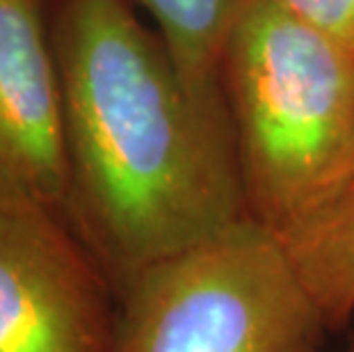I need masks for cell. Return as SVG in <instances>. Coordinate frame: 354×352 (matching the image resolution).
<instances>
[{"mask_svg":"<svg viewBox=\"0 0 354 352\" xmlns=\"http://www.w3.org/2000/svg\"><path fill=\"white\" fill-rule=\"evenodd\" d=\"M64 217L117 297L140 272L250 220L231 117L203 110L128 0H55Z\"/></svg>","mask_w":354,"mask_h":352,"instance_id":"6da1fadb","label":"cell"},{"mask_svg":"<svg viewBox=\"0 0 354 352\" xmlns=\"http://www.w3.org/2000/svg\"><path fill=\"white\" fill-rule=\"evenodd\" d=\"M222 92L250 220L286 234L350 188L354 53L274 0H247Z\"/></svg>","mask_w":354,"mask_h":352,"instance_id":"7a4b0ae2","label":"cell"},{"mask_svg":"<svg viewBox=\"0 0 354 352\" xmlns=\"http://www.w3.org/2000/svg\"><path fill=\"white\" fill-rule=\"evenodd\" d=\"M327 332L279 236L245 220L135 277L112 352H318Z\"/></svg>","mask_w":354,"mask_h":352,"instance_id":"3957f363","label":"cell"},{"mask_svg":"<svg viewBox=\"0 0 354 352\" xmlns=\"http://www.w3.org/2000/svg\"><path fill=\"white\" fill-rule=\"evenodd\" d=\"M119 297L62 211L0 192V352H112Z\"/></svg>","mask_w":354,"mask_h":352,"instance_id":"277c9868","label":"cell"},{"mask_svg":"<svg viewBox=\"0 0 354 352\" xmlns=\"http://www.w3.org/2000/svg\"><path fill=\"white\" fill-rule=\"evenodd\" d=\"M64 108L44 0H0V192L64 213Z\"/></svg>","mask_w":354,"mask_h":352,"instance_id":"5b68a950","label":"cell"},{"mask_svg":"<svg viewBox=\"0 0 354 352\" xmlns=\"http://www.w3.org/2000/svg\"><path fill=\"white\" fill-rule=\"evenodd\" d=\"M279 241L329 332L348 327L354 316V185Z\"/></svg>","mask_w":354,"mask_h":352,"instance_id":"8992f818","label":"cell"},{"mask_svg":"<svg viewBox=\"0 0 354 352\" xmlns=\"http://www.w3.org/2000/svg\"><path fill=\"white\" fill-rule=\"evenodd\" d=\"M156 21L178 78L203 110L231 117L222 92V55L247 0H135Z\"/></svg>","mask_w":354,"mask_h":352,"instance_id":"52a82bcc","label":"cell"},{"mask_svg":"<svg viewBox=\"0 0 354 352\" xmlns=\"http://www.w3.org/2000/svg\"><path fill=\"white\" fill-rule=\"evenodd\" d=\"M274 3L354 53V0H274Z\"/></svg>","mask_w":354,"mask_h":352,"instance_id":"ba28073f","label":"cell"},{"mask_svg":"<svg viewBox=\"0 0 354 352\" xmlns=\"http://www.w3.org/2000/svg\"><path fill=\"white\" fill-rule=\"evenodd\" d=\"M318 352H354V339L348 343V346H343V348H338V350H318Z\"/></svg>","mask_w":354,"mask_h":352,"instance_id":"9c48e42d","label":"cell"},{"mask_svg":"<svg viewBox=\"0 0 354 352\" xmlns=\"http://www.w3.org/2000/svg\"><path fill=\"white\" fill-rule=\"evenodd\" d=\"M354 185V154H352V165H350V188Z\"/></svg>","mask_w":354,"mask_h":352,"instance_id":"30bf717a","label":"cell"}]
</instances>
